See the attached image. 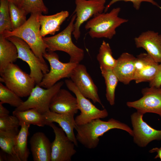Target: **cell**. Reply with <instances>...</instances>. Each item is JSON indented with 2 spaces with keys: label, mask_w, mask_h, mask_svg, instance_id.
<instances>
[{
  "label": "cell",
  "mask_w": 161,
  "mask_h": 161,
  "mask_svg": "<svg viewBox=\"0 0 161 161\" xmlns=\"http://www.w3.org/2000/svg\"><path fill=\"white\" fill-rule=\"evenodd\" d=\"M159 63L147 53H141L136 57L134 77L136 83L150 82L155 76Z\"/></svg>",
  "instance_id": "9a60e30c"
},
{
  "label": "cell",
  "mask_w": 161,
  "mask_h": 161,
  "mask_svg": "<svg viewBox=\"0 0 161 161\" xmlns=\"http://www.w3.org/2000/svg\"><path fill=\"white\" fill-rule=\"evenodd\" d=\"M29 143L34 161H51V143L41 132L35 133L31 137Z\"/></svg>",
  "instance_id": "ac0fdd59"
},
{
  "label": "cell",
  "mask_w": 161,
  "mask_h": 161,
  "mask_svg": "<svg viewBox=\"0 0 161 161\" xmlns=\"http://www.w3.org/2000/svg\"><path fill=\"white\" fill-rule=\"evenodd\" d=\"M20 126L19 119L15 116L0 117V131H6L18 129Z\"/></svg>",
  "instance_id": "1f68e13d"
},
{
  "label": "cell",
  "mask_w": 161,
  "mask_h": 161,
  "mask_svg": "<svg viewBox=\"0 0 161 161\" xmlns=\"http://www.w3.org/2000/svg\"><path fill=\"white\" fill-rule=\"evenodd\" d=\"M8 0H0V35L12 30Z\"/></svg>",
  "instance_id": "f546056e"
},
{
  "label": "cell",
  "mask_w": 161,
  "mask_h": 161,
  "mask_svg": "<svg viewBox=\"0 0 161 161\" xmlns=\"http://www.w3.org/2000/svg\"><path fill=\"white\" fill-rule=\"evenodd\" d=\"M9 1L11 2L18 7H19L22 0H8Z\"/></svg>",
  "instance_id": "8d00e7d4"
},
{
  "label": "cell",
  "mask_w": 161,
  "mask_h": 161,
  "mask_svg": "<svg viewBox=\"0 0 161 161\" xmlns=\"http://www.w3.org/2000/svg\"><path fill=\"white\" fill-rule=\"evenodd\" d=\"M118 129L133 135V130L127 125L113 118L107 121L100 119L94 120L86 124L78 126L75 129L76 139L84 147L89 149L96 148L99 142V137L109 130Z\"/></svg>",
  "instance_id": "6da1fadb"
},
{
  "label": "cell",
  "mask_w": 161,
  "mask_h": 161,
  "mask_svg": "<svg viewBox=\"0 0 161 161\" xmlns=\"http://www.w3.org/2000/svg\"><path fill=\"white\" fill-rule=\"evenodd\" d=\"M101 72L106 85V99L111 106H113L115 104V89L119 80L113 70H101Z\"/></svg>",
  "instance_id": "4316f807"
},
{
  "label": "cell",
  "mask_w": 161,
  "mask_h": 161,
  "mask_svg": "<svg viewBox=\"0 0 161 161\" xmlns=\"http://www.w3.org/2000/svg\"><path fill=\"white\" fill-rule=\"evenodd\" d=\"M143 96L140 99L126 103L127 106L143 114L153 113L161 117V88L150 87L143 88Z\"/></svg>",
  "instance_id": "4fadbf2b"
},
{
  "label": "cell",
  "mask_w": 161,
  "mask_h": 161,
  "mask_svg": "<svg viewBox=\"0 0 161 161\" xmlns=\"http://www.w3.org/2000/svg\"><path fill=\"white\" fill-rule=\"evenodd\" d=\"M40 13H32L26 22L19 27L7 31L1 35L5 38L14 36L21 39L30 46L31 50L42 62L46 64L43 55L47 47L40 33L41 25L39 21Z\"/></svg>",
  "instance_id": "7a4b0ae2"
},
{
  "label": "cell",
  "mask_w": 161,
  "mask_h": 161,
  "mask_svg": "<svg viewBox=\"0 0 161 161\" xmlns=\"http://www.w3.org/2000/svg\"><path fill=\"white\" fill-rule=\"evenodd\" d=\"M18 52L16 46L6 38L0 35V73L10 64L18 58Z\"/></svg>",
  "instance_id": "7402d4cb"
},
{
  "label": "cell",
  "mask_w": 161,
  "mask_h": 161,
  "mask_svg": "<svg viewBox=\"0 0 161 161\" xmlns=\"http://www.w3.org/2000/svg\"><path fill=\"white\" fill-rule=\"evenodd\" d=\"M76 17V14L72 15L68 26L60 33L50 37H43V39L47 47V51L65 52L69 55L70 62L79 64L84 58V52L83 50L77 46L72 40Z\"/></svg>",
  "instance_id": "3957f363"
},
{
  "label": "cell",
  "mask_w": 161,
  "mask_h": 161,
  "mask_svg": "<svg viewBox=\"0 0 161 161\" xmlns=\"http://www.w3.org/2000/svg\"><path fill=\"white\" fill-rule=\"evenodd\" d=\"M159 38H160V41L161 42V34H159Z\"/></svg>",
  "instance_id": "f35d334b"
},
{
  "label": "cell",
  "mask_w": 161,
  "mask_h": 161,
  "mask_svg": "<svg viewBox=\"0 0 161 161\" xmlns=\"http://www.w3.org/2000/svg\"><path fill=\"white\" fill-rule=\"evenodd\" d=\"M43 57L49 63L50 70L44 75L38 85L45 88L52 87L62 79L70 78L73 69L78 64L70 61L66 63L61 62L58 55L54 52L47 51L43 55Z\"/></svg>",
  "instance_id": "9c48e42d"
},
{
  "label": "cell",
  "mask_w": 161,
  "mask_h": 161,
  "mask_svg": "<svg viewBox=\"0 0 161 161\" xmlns=\"http://www.w3.org/2000/svg\"><path fill=\"white\" fill-rule=\"evenodd\" d=\"M2 152H0V161H2L6 160L7 161V156L5 155L4 154V153Z\"/></svg>",
  "instance_id": "74e56055"
},
{
  "label": "cell",
  "mask_w": 161,
  "mask_h": 161,
  "mask_svg": "<svg viewBox=\"0 0 161 161\" xmlns=\"http://www.w3.org/2000/svg\"><path fill=\"white\" fill-rule=\"evenodd\" d=\"M144 114L137 111L131 115L133 141L142 148L154 140H161V130L155 129L148 125L143 120Z\"/></svg>",
  "instance_id": "30bf717a"
},
{
  "label": "cell",
  "mask_w": 161,
  "mask_h": 161,
  "mask_svg": "<svg viewBox=\"0 0 161 161\" xmlns=\"http://www.w3.org/2000/svg\"><path fill=\"white\" fill-rule=\"evenodd\" d=\"M13 114L19 119L20 123L24 122L28 125H33L39 127L47 125L44 114L35 109L22 111L14 110L13 112Z\"/></svg>",
  "instance_id": "d4e9b609"
},
{
  "label": "cell",
  "mask_w": 161,
  "mask_h": 161,
  "mask_svg": "<svg viewBox=\"0 0 161 161\" xmlns=\"http://www.w3.org/2000/svg\"><path fill=\"white\" fill-rule=\"evenodd\" d=\"M53 130L55 138L51 143V161H71L76 153L74 143L71 140L64 131L53 123L49 124Z\"/></svg>",
  "instance_id": "7c38bea8"
},
{
  "label": "cell",
  "mask_w": 161,
  "mask_h": 161,
  "mask_svg": "<svg viewBox=\"0 0 161 161\" xmlns=\"http://www.w3.org/2000/svg\"><path fill=\"white\" fill-rule=\"evenodd\" d=\"M150 153L156 152L157 153L156 156L155 157V159L159 158L161 160V147L160 148L156 147L151 149L149 151Z\"/></svg>",
  "instance_id": "d590c367"
},
{
  "label": "cell",
  "mask_w": 161,
  "mask_h": 161,
  "mask_svg": "<svg viewBox=\"0 0 161 161\" xmlns=\"http://www.w3.org/2000/svg\"><path fill=\"white\" fill-rule=\"evenodd\" d=\"M9 111L0 103V117H2L9 115Z\"/></svg>",
  "instance_id": "e575fe53"
},
{
  "label": "cell",
  "mask_w": 161,
  "mask_h": 161,
  "mask_svg": "<svg viewBox=\"0 0 161 161\" xmlns=\"http://www.w3.org/2000/svg\"><path fill=\"white\" fill-rule=\"evenodd\" d=\"M120 1L125 2H131L133 4V6L136 10H138L140 8L141 4L142 2H146L151 3L161 9V7L154 0H111L109 3L106 6L104 10V13H106L109 8L115 3Z\"/></svg>",
  "instance_id": "d6a6232c"
},
{
  "label": "cell",
  "mask_w": 161,
  "mask_h": 161,
  "mask_svg": "<svg viewBox=\"0 0 161 161\" xmlns=\"http://www.w3.org/2000/svg\"><path fill=\"white\" fill-rule=\"evenodd\" d=\"M76 17L72 33L76 40L80 37L81 25L91 17L103 12L106 0H75Z\"/></svg>",
  "instance_id": "8fae6325"
},
{
  "label": "cell",
  "mask_w": 161,
  "mask_h": 161,
  "mask_svg": "<svg viewBox=\"0 0 161 161\" xmlns=\"http://www.w3.org/2000/svg\"><path fill=\"white\" fill-rule=\"evenodd\" d=\"M47 125L53 122L56 123L63 130L69 139L76 146L78 145V141L74 132L77 126L74 118L75 114H61L51 112L50 110L43 114Z\"/></svg>",
  "instance_id": "ffe728a7"
},
{
  "label": "cell",
  "mask_w": 161,
  "mask_h": 161,
  "mask_svg": "<svg viewBox=\"0 0 161 161\" xmlns=\"http://www.w3.org/2000/svg\"><path fill=\"white\" fill-rule=\"evenodd\" d=\"M30 125L24 122L20 123L21 128L16 137L14 148L16 154L20 161H27L29 155L27 139Z\"/></svg>",
  "instance_id": "cb8c5ba5"
},
{
  "label": "cell",
  "mask_w": 161,
  "mask_h": 161,
  "mask_svg": "<svg viewBox=\"0 0 161 161\" xmlns=\"http://www.w3.org/2000/svg\"><path fill=\"white\" fill-rule=\"evenodd\" d=\"M14 92L9 89L2 83H0V103H7L17 108L23 102L21 98Z\"/></svg>",
  "instance_id": "f1b7e54d"
},
{
  "label": "cell",
  "mask_w": 161,
  "mask_h": 161,
  "mask_svg": "<svg viewBox=\"0 0 161 161\" xmlns=\"http://www.w3.org/2000/svg\"><path fill=\"white\" fill-rule=\"evenodd\" d=\"M0 75L1 82L21 97L29 96L35 86L30 75L13 63L8 65Z\"/></svg>",
  "instance_id": "5b68a950"
},
{
  "label": "cell",
  "mask_w": 161,
  "mask_h": 161,
  "mask_svg": "<svg viewBox=\"0 0 161 161\" xmlns=\"http://www.w3.org/2000/svg\"><path fill=\"white\" fill-rule=\"evenodd\" d=\"M121 9L113 8L109 13H99L88 21L85 28L92 38H106L111 39L116 33V28L127 22L128 19L118 16Z\"/></svg>",
  "instance_id": "277c9868"
},
{
  "label": "cell",
  "mask_w": 161,
  "mask_h": 161,
  "mask_svg": "<svg viewBox=\"0 0 161 161\" xmlns=\"http://www.w3.org/2000/svg\"><path fill=\"white\" fill-rule=\"evenodd\" d=\"M18 129L4 131H0V147L7 153V161H20L16 154L14 148Z\"/></svg>",
  "instance_id": "603a6c76"
},
{
  "label": "cell",
  "mask_w": 161,
  "mask_h": 161,
  "mask_svg": "<svg viewBox=\"0 0 161 161\" xmlns=\"http://www.w3.org/2000/svg\"><path fill=\"white\" fill-rule=\"evenodd\" d=\"M64 84L62 81L58 82L52 87L44 89L36 84L33 89L28 99L15 111H22L35 109L44 114L50 110V105L52 98L61 88Z\"/></svg>",
  "instance_id": "8992f818"
},
{
  "label": "cell",
  "mask_w": 161,
  "mask_h": 161,
  "mask_svg": "<svg viewBox=\"0 0 161 161\" xmlns=\"http://www.w3.org/2000/svg\"><path fill=\"white\" fill-rule=\"evenodd\" d=\"M16 46L18 52V59L26 62L30 69V75L36 84L42 80L44 75L49 72L48 66L35 55L29 45L23 40L17 37L12 36L6 38Z\"/></svg>",
  "instance_id": "52a82bcc"
},
{
  "label": "cell",
  "mask_w": 161,
  "mask_h": 161,
  "mask_svg": "<svg viewBox=\"0 0 161 161\" xmlns=\"http://www.w3.org/2000/svg\"><path fill=\"white\" fill-rule=\"evenodd\" d=\"M68 89L75 95L80 114L75 118L76 124L79 126L89 123L98 119L106 117L109 114L105 108L100 110L97 108L87 98L83 96L71 79L65 81Z\"/></svg>",
  "instance_id": "ba28073f"
},
{
  "label": "cell",
  "mask_w": 161,
  "mask_h": 161,
  "mask_svg": "<svg viewBox=\"0 0 161 161\" xmlns=\"http://www.w3.org/2000/svg\"><path fill=\"white\" fill-rule=\"evenodd\" d=\"M9 5L13 30L21 27L26 22L27 14L24 10L11 2L9 1Z\"/></svg>",
  "instance_id": "83f0119b"
},
{
  "label": "cell",
  "mask_w": 161,
  "mask_h": 161,
  "mask_svg": "<svg viewBox=\"0 0 161 161\" xmlns=\"http://www.w3.org/2000/svg\"><path fill=\"white\" fill-rule=\"evenodd\" d=\"M69 16L67 11H62L49 16H44L40 13L39 21L41 36L43 37L48 34L54 35L59 30L61 25Z\"/></svg>",
  "instance_id": "44dd1931"
},
{
  "label": "cell",
  "mask_w": 161,
  "mask_h": 161,
  "mask_svg": "<svg viewBox=\"0 0 161 161\" xmlns=\"http://www.w3.org/2000/svg\"><path fill=\"white\" fill-rule=\"evenodd\" d=\"M97 59L101 70H113L117 59L112 56V49L109 44L103 41L100 47Z\"/></svg>",
  "instance_id": "484cf974"
},
{
  "label": "cell",
  "mask_w": 161,
  "mask_h": 161,
  "mask_svg": "<svg viewBox=\"0 0 161 161\" xmlns=\"http://www.w3.org/2000/svg\"><path fill=\"white\" fill-rule=\"evenodd\" d=\"M136 57L128 52L122 53L117 59L113 71L119 81L128 84L134 80Z\"/></svg>",
  "instance_id": "d6986e66"
},
{
  "label": "cell",
  "mask_w": 161,
  "mask_h": 161,
  "mask_svg": "<svg viewBox=\"0 0 161 161\" xmlns=\"http://www.w3.org/2000/svg\"><path fill=\"white\" fill-rule=\"evenodd\" d=\"M49 109L55 113L75 115L79 110L76 97L68 91L61 88L52 98Z\"/></svg>",
  "instance_id": "e0dca14e"
},
{
  "label": "cell",
  "mask_w": 161,
  "mask_h": 161,
  "mask_svg": "<svg viewBox=\"0 0 161 161\" xmlns=\"http://www.w3.org/2000/svg\"><path fill=\"white\" fill-rule=\"evenodd\" d=\"M70 78L83 96L91 99L95 103L100 104L104 108L98 94L97 88L84 65L78 64Z\"/></svg>",
  "instance_id": "5bb4252c"
},
{
  "label": "cell",
  "mask_w": 161,
  "mask_h": 161,
  "mask_svg": "<svg viewBox=\"0 0 161 161\" xmlns=\"http://www.w3.org/2000/svg\"><path fill=\"white\" fill-rule=\"evenodd\" d=\"M150 87H160L161 86V62L159 63L158 70L154 78L149 82Z\"/></svg>",
  "instance_id": "836d02e7"
},
{
  "label": "cell",
  "mask_w": 161,
  "mask_h": 161,
  "mask_svg": "<svg viewBox=\"0 0 161 161\" xmlns=\"http://www.w3.org/2000/svg\"><path fill=\"white\" fill-rule=\"evenodd\" d=\"M137 48H142L156 62H161V42L158 32L148 30L134 39Z\"/></svg>",
  "instance_id": "2e32d148"
},
{
  "label": "cell",
  "mask_w": 161,
  "mask_h": 161,
  "mask_svg": "<svg viewBox=\"0 0 161 161\" xmlns=\"http://www.w3.org/2000/svg\"><path fill=\"white\" fill-rule=\"evenodd\" d=\"M19 7L24 10L27 14L40 13L47 14L48 9L43 0H22Z\"/></svg>",
  "instance_id": "4dcf8cb0"
}]
</instances>
